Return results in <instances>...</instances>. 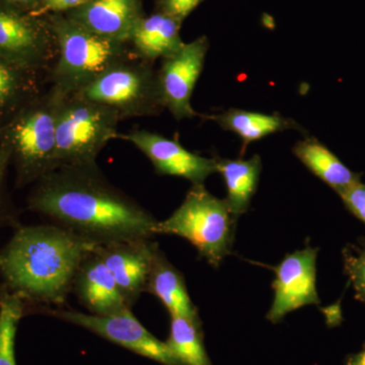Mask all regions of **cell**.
Returning a JSON list of instances; mask_svg holds the SVG:
<instances>
[{"mask_svg": "<svg viewBox=\"0 0 365 365\" xmlns=\"http://www.w3.org/2000/svg\"><path fill=\"white\" fill-rule=\"evenodd\" d=\"M11 165V155L6 146L0 144V227H18V217L9 207L6 196V179L7 170Z\"/></svg>", "mask_w": 365, "mask_h": 365, "instance_id": "25", "label": "cell"}, {"mask_svg": "<svg viewBox=\"0 0 365 365\" xmlns=\"http://www.w3.org/2000/svg\"><path fill=\"white\" fill-rule=\"evenodd\" d=\"M145 292L157 297L170 316L199 319L198 311L190 299L184 277L157 248L151 264Z\"/></svg>", "mask_w": 365, "mask_h": 365, "instance_id": "17", "label": "cell"}, {"mask_svg": "<svg viewBox=\"0 0 365 365\" xmlns=\"http://www.w3.org/2000/svg\"><path fill=\"white\" fill-rule=\"evenodd\" d=\"M180 23L165 13L141 19L129 41L132 49L139 58L150 63L167 58L184 44L180 37Z\"/></svg>", "mask_w": 365, "mask_h": 365, "instance_id": "16", "label": "cell"}, {"mask_svg": "<svg viewBox=\"0 0 365 365\" xmlns=\"http://www.w3.org/2000/svg\"><path fill=\"white\" fill-rule=\"evenodd\" d=\"M150 240L118 242L97 246L96 253L109 268L127 306L132 307L145 292L158 248Z\"/></svg>", "mask_w": 365, "mask_h": 365, "instance_id": "13", "label": "cell"}, {"mask_svg": "<svg viewBox=\"0 0 365 365\" xmlns=\"http://www.w3.org/2000/svg\"><path fill=\"white\" fill-rule=\"evenodd\" d=\"M57 56L53 28L49 30L24 11L0 4V59L42 73L51 71Z\"/></svg>", "mask_w": 365, "mask_h": 365, "instance_id": "8", "label": "cell"}, {"mask_svg": "<svg viewBox=\"0 0 365 365\" xmlns=\"http://www.w3.org/2000/svg\"><path fill=\"white\" fill-rule=\"evenodd\" d=\"M292 150L314 176L335 190L336 193L349 188L361 179V175L348 169L332 151L314 137L300 140Z\"/></svg>", "mask_w": 365, "mask_h": 365, "instance_id": "19", "label": "cell"}, {"mask_svg": "<svg viewBox=\"0 0 365 365\" xmlns=\"http://www.w3.org/2000/svg\"><path fill=\"white\" fill-rule=\"evenodd\" d=\"M202 0H162L165 14L182 21L194 9H196Z\"/></svg>", "mask_w": 365, "mask_h": 365, "instance_id": "27", "label": "cell"}, {"mask_svg": "<svg viewBox=\"0 0 365 365\" xmlns=\"http://www.w3.org/2000/svg\"><path fill=\"white\" fill-rule=\"evenodd\" d=\"M39 2H41V0H0V4L13 7V9H19V11H25V9H33Z\"/></svg>", "mask_w": 365, "mask_h": 365, "instance_id": "29", "label": "cell"}, {"mask_svg": "<svg viewBox=\"0 0 365 365\" xmlns=\"http://www.w3.org/2000/svg\"><path fill=\"white\" fill-rule=\"evenodd\" d=\"M73 289L91 314L107 316L130 309L122 297L109 268L95 251L79 266Z\"/></svg>", "mask_w": 365, "mask_h": 365, "instance_id": "15", "label": "cell"}, {"mask_svg": "<svg viewBox=\"0 0 365 365\" xmlns=\"http://www.w3.org/2000/svg\"><path fill=\"white\" fill-rule=\"evenodd\" d=\"M88 1L90 0H41L43 6L52 11H73Z\"/></svg>", "mask_w": 365, "mask_h": 365, "instance_id": "28", "label": "cell"}, {"mask_svg": "<svg viewBox=\"0 0 365 365\" xmlns=\"http://www.w3.org/2000/svg\"><path fill=\"white\" fill-rule=\"evenodd\" d=\"M52 28L58 56L49 71L50 79L64 95L78 93L111 67L138 57L130 43L103 37L71 19L57 20Z\"/></svg>", "mask_w": 365, "mask_h": 365, "instance_id": "4", "label": "cell"}, {"mask_svg": "<svg viewBox=\"0 0 365 365\" xmlns=\"http://www.w3.org/2000/svg\"><path fill=\"white\" fill-rule=\"evenodd\" d=\"M96 248L56 225H19L0 250L2 287L26 304L59 306L73 288L79 266Z\"/></svg>", "mask_w": 365, "mask_h": 365, "instance_id": "2", "label": "cell"}, {"mask_svg": "<svg viewBox=\"0 0 365 365\" xmlns=\"http://www.w3.org/2000/svg\"><path fill=\"white\" fill-rule=\"evenodd\" d=\"M40 76L0 59V129L42 93Z\"/></svg>", "mask_w": 365, "mask_h": 365, "instance_id": "18", "label": "cell"}, {"mask_svg": "<svg viewBox=\"0 0 365 365\" xmlns=\"http://www.w3.org/2000/svg\"><path fill=\"white\" fill-rule=\"evenodd\" d=\"M52 314L158 364L182 365L167 343L155 337L132 314L131 309L107 316L76 311H55Z\"/></svg>", "mask_w": 365, "mask_h": 365, "instance_id": "9", "label": "cell"}, {"mask_svg": "<svg viewBox=\"0 0 365 365\" xmlns=\"http://www.w3.org/2000/svg\"><path fill=\"white\" fill-rule=\"evenodd\" d=\"M346 365H365V347L361 351L353 354L347 359Z\"/></svg>", "mask_w": 365, "mask_h": 365, "instance_id": "30", "label": "cell"}, {"mask_svg": "<svg viewBox=\"0 0 365 365\" xmlns=\"http://www.w3.org/2000/svg\"><path fill=\"white\" fill-rule=\"evenodd\" d=\"M35 184L29 209L97 246L155 235L158 220L110 184L98 165L57 168Z\"/></svg>", "mask_w": 365, "mask_h": 365, "instance_id": "1", "label": "cell"}, {"mask_svg": "<svg viewBox=\"0 0 365 365\" xmlns=\"http://www.w3.org/2000/svg\"><path fill=\"white\" fill-rule=\"evenodd\" d=\"M165 343L182 365H211L200 319L170 316V336Z\"/></svg>", "mask_w": 365, "mask_h": 365, "instance_id": "22", "label": "cell"}, {"mask_svg": "<svg viewBox=\"0 0 365 365\" xmlns=\"http://www.w3.org/2000/svg\"><path fill=\"white\" fill-rule=\"evenodd\" d=\"M346 208L365 223V184L361 181L337 193Z\"/></svg>", "mask_w": 365, "mask_h": 365, "instance_id": "26", "label": "cell"}, {"mask_svg": "<svg viewBox=\"0 0 365 365\" xmlns=\"http://www.w3.org/2000/svg\"><path fill=\"white\" fill-rule=\"evenodd\" d=\"M120 122L116 113L105 106L66 96L57 118L55 169L98 165L101 151L118 138Z\"/></svg>", "mask_w": 365, "mask_h": 365, "instance_id": "6", "label": "cell"}, {"mask_svg": "<svg viewBox=\"0 0 365 365\" xmlns=\"http://www.w3.org/2000/svg\"><path fill=\"white\" fill-rule=\"evenodd\" d=\"M317 256L318 250L307 247L287 255L275 268L274 300L267 314L271 323H279L299 307L319 304L316 287Z\"/></svg>", "mask_w": 365, "mask_h": 365, "instance_id": "11", "label": "cell"}, {"mask_svg": "<svg viewBox=\"0 0 365 365\" xmlns=\"http://www.w3.org/2000/svg\"><path fill=\"white\" fill-rule=\"evenodd\" d=\"M208 51V41L199 38L184 43L174 54L162 60L158 71V86L165 109L178 121L200 116L192 108L191 98L199 76L203 71Z\"/></svg>", "mask_w": 365, "mask_h": 365, "instance_id": "10", "label": "cell"}, {"mask_svg": "<svg viewBox=\"0 0 365 365\" xmlns=\"http://www.w3.org/2000/svg\"><path fill=\"white\" fill-rule=\"evenodd\" d=\"M217 172L227 187V201L235 220L248 210L260 178L262 163L259 155L248 160H215Z\"/></svg>", "mask_w": 365, "mask_h": 365, "instance_id": "20", "label": "cell"}, {"mask_svg": "<svg viewBox=\"0 0 365 365\" xmlns=\"http://www.w3.org/2000/svg\"><path fill=\"white\" fill-rule=\"evenodd\" d=\"M235 223L227 201L209 193L204 185H193L181 206L168 220L158 222L155 232L184 237L217 268L230 253Z\"/></svg>", "mask_w": 365, "mask_h": 365, "instance_id": "5", "label": "cell"}, {"mask_svg": "<svg viewBox=\"0 0 365 365\" xmlns=\"http://www.w3.org/2000/svg\"><path fill=\"white\" fill-rule=\"evenodd\" d=\"M204 118L212 120L225 130L234 132L241 137L242 148L270 134L299 128V124L295 123L294 120L280 115H268L239 109H230L222 114L207 115Z\"/></svg>", "mask_w": 365, "mask_h": 365, "instance_id": "21", "label": "cell"}, {"mask_svg": "<svg viewBox=\"0 0 365 365\" xmlns=\"http://www.w3.org/2000/svg\"><path fill=\"white\" fill-rule=\"evenodd\" d=\"M73 95L109 108L121 121L155 116L165 110L158 71L139 57L111 67Z\"/></svg>", "mask_w": 365, "mask_h": 365, "instance_id": "7", "label": "cell"}, {"mask_svg": "<svg viewBox=\"0 0 365 365\" xmlns=\"http://www.w3.org/2000/svg\"><path fill=\"white\" fill-rule=\"evenodd\" d=\"M25 309L19 295L0 287V365H16V332Z\"/></svg>", "mask_w": 365, "mask_h": 365, "instance_id": "23", "label": "cell"}, {"mask_svg": "<svg viewBox=\"0 0 365 365\" xmlns=\"http://www.w3.org/2000/svg\"><path fill=\"white\" fill-rule=\"evenodd\" d=\"M344 267L357 299L365 302V248L350 246L344 250Z\"/></svg>", "mask_w": 365, "mask_h": 365, "instance_id": "24", "label": "cell"}, {"mask_svg": "<svg viewBox=\"0 0 365 365\" xmlns=\"http://www.w3.org/2000/svg\"><path fill=\"white\" fill-rule=\"evenodd\" d=\"M141 19L140 0H90L71 16L91 32L127 43Z\"/></svg>", "mask_w": 365, "mask_h": 365, "instance_id": "14", "label": "cell"}, {"mask_svg": "<svg viewBox=\"0 0 365 365\" xmlns=\"http://www.w3.org/2000/svg\"><path fill=\"white\" fill-rule=\"evenodd\" d=\"M66 97L51 86L0 129V144L9 151L19 187L38 182L55 169L57 118Z\"/></svg>", "mask_w": 365, "mask_h": 365, "instance_id": "3", "label": "cell"}, {"mask_svg": "<svg viewBox=\"0 0 365 365\" xmlns=\"http://www.w3.org/2000/svg\"><path fill=\"white\" fill-rule=\"evenodd\" d=\"M118 138L133 144L163 176H176L193 185H203L209 176L217 172L216 160L201 157L182 148L179 141L146 130L118 134Z\"/></svg>", "mask_w": 365, "mask_h": 365, "instance_id": "12", "label": "cell"}]
</instances>
